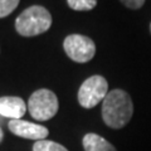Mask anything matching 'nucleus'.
<instances>
[{"instance_id": "4468645a", "label": "nucleus", "mask_w": 151, "mask_h": 151, "mask_svg": "<svg viewBox=\"0 0 151 151\" xmlns=\"http://www.w3.org/2000/svg\"><path fill=\"white\" fill-rule=\"evenodd\" d=\"M150 30H151V24H150Z\"/></svg>"}, {"instance_id": "9b49d317", "label": "nucleus", "mask_w": 151, "mask_h": 151, "mask_svg": "<svg viewBox=\"0 0 151 151\" xmlns=\"http://www.w3.org/2000/svg\"><path fill=\"white\" fill-rule=\"evenodd\" d=\"M20 0H0V18H5L17 9Z\"/></svg>"}, {"instance_id": "ddd939ff", "label": "nucleus", "mask_w": 151, "mask_h": 151, "mask_svg": "<svg viewBox=\"0 0 151 151\" xmlns=\"http://www.w3.org/2000/svg\"><path fill=\"white\" fill-rule=\"evenodd\" d=\"M3 137H4V134H3V130L0 129V142L3 141Z\"/></svg>"}, {"instance_id": "9d476101", "label": "nucleus", "mask_w": 151, "mask_h": 151, "mask_svg": "<svg viewBox=\"0 0 151 151\" xmlns=\"http://www.w3.org/2000/svg\"><path fill=\"white\" fill-rule=\"evenodd\" d=\"M70 9L77 12L92 10L97 5V0H67Z\"/></svg>"}, {"instance_id": "39448f33", "label": "nucleus", "mask_w": 151, "mask_h": 151, "mask_svg": "<svg viewBox=\"0 0 151 151\" xmlns=\"http://www.w3.org/2000/svg\"><path fill=\"white\" fill-rule=\"evenodd\" d=\"M65 54L77 63L89 62L96 53V45L91 38L81 34H70L64 39Z\"/></svg>"}, {"instance_id": "f257e3e1", "label": "nucleus", "mask_w": 151, "mask_h": 151, "mask_svg": "<svg viewBox=\"0 0 151 151\" xmlns=\"http://www.w3.org/2000/svg\"><path fill=\"white\" fill-rule=\"evenodd\" d=\"M134 105L124 89H112L102 101V119L111 129H122L130 122Z\"/></svg>"}, {"instance_id": "6e6552de", "label": "nucleus", "mask_w": 151, "mask_h": 151, "mask_svg": "<svg viewBox=\"0 0 151 151\" xmlns=\"http://www.w3.org/2000/svg\"><path fill=\"white\" fill-rule=\"evenodd\" d=\"M84 151H116L115 146L97 134H87L83 137Z\"/></svg>"}, {"instance_id": "f8f14e48", "label": "nucleus", "mask_w": 151, "mask_h": 151, "mask_svg": "<svg viewBox=\"0 0 151 151\" xmlns=\"http://www.w3.org/2000/svg\"><path fill=\"white\" fill-rule=\"evenodd\" d=\"M121 1L130 9H139L144 5L145 0H121Z\"/></svg>"}, {"instance_id": "f03ea898", "label": "nucleus", "mask_w": 151, "mask_h": 151, "mask_svg": "<svg viewBox=\"0 0 151 151\" xmlns=\"http://www.w3.org/2000/svg\"><path fill=\"white\" fill-rule=\"evenodd\" d=\"M52 25V15L44 6L33 5L25 9L15 20V29L23 37H35Z\"/></svg>"}, {"instance_id": "0eeeda50", "label": "nucleus", "mask_w": 151, "mask_h": 151, "mask_svg": "<svg viewBox=\"0 0 151 151\" xmlns=\"http://www.w3.org/2000/svg\"><path fill=\"white\" fill-rule=\"evenodd\" d=\"M27 111L25 102L20 97L4 96L0 97V115L10 117L12 120H20Z\"/></svg>"}, {"instance_id": "20e7f679", "label": "nucleus", "mask_w": 151, "mask_h": 151, "mask_svg": "<svg viewBox=\"0 0 151 151\" xmlns=\"http://www.w3.org/2000/svg\"><path fill=\"white\" fill-rule=\"evenodd\" d=\"M108 93V83L102 76H92L82 83L78 91V102L84 108H93L105 100Z\"/></svg>"}, {"instance_id": "7ed1b4c3", "label": "nucleus", "mask_w": 151, "mask_h": 151, "mask_svg": "<svg viewBox=\"0 0 151 151\" xmlns=\"http://www.w3.org/2000/svg\"><path fill=\"white\" fill-rule=\"evenodd\" d=\"M58 98L50 89H38L29 97L28 110L33 119L38 121H48L58 112Z\"/></svg>"}, {"instance_id": "423d86ee", "label": "nucleus", "mask_w": 151, "mask_h": 151, "mask_svg": "<svg viewBox=\"0 0 151 151\" xmlns=\"http://www.w3.org/2000/svg\"><path fill=\"white\" fill-rule=\"evenodd\" d=\"M8 127L14 135L19 136V137L35 140V141L45 140V137L49 134L47 127L24 120H10L8 124Z\"/></svg>"}, {"instance_id": "1a4fd4ad", "label": "nucleus", "mask_w": 151, "mask_h": 151, "mask_svg": "<svg viewBox=\"0 0 151 151\" xmlns=\"http://www.w3.org/2000/svg\"><path fill=\"white\" fill-rule=\"evenodd\" d=\"M33 151H68L63 145L57 144L54 141L49 140H40L35 141L33 145Z\"/></svg>"}]
</instances>
